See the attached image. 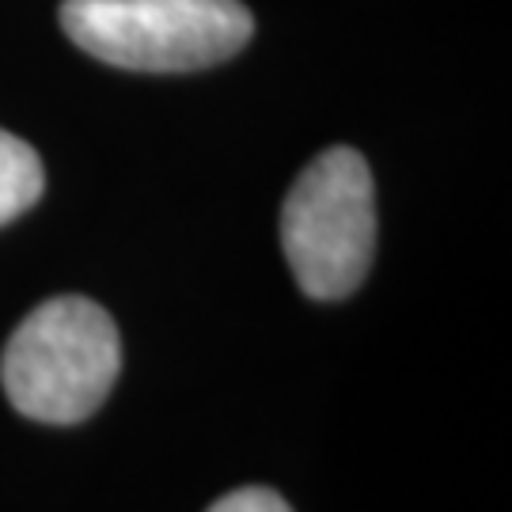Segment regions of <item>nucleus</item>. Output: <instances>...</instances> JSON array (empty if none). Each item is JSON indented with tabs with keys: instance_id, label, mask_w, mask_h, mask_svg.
<instances>
[{
	"instance_id": "obj_1",
	"label": "nucleus",
	"mask_w": 512,
	"mask_h": 512,
	"mask_svg": "<svg viewBox=\"0 0 512 512\" xmlns=\"http://www.w3.org/2000/svg\"><path fill=\"white\" fill-rule=\"evenodd\" d=\"M118 368L122 342L107 311L88 296H54L8 338L0 380L19 414L73 425L103 406Z\"/></svg>"
},
{
	"instance_id": "obj_2",
	"label": "nucleus",
	"mask_w": 512,
	"mask_h": 512,
	"mask_svg": "<svg viewBox=\"0 0 512 512\" xmlns=\"http://www.w3.org/2000/svg\"><path fill=\"white\" fill-rule=\"evenodd\" d=\"M61 27L84 54L133 73H194L236 57L255 16L239 0H65Z\"/></svg>"
},
{
	"instance_id": "obj_3",
	"label": "nucleus",
	"mask_w": 512,
	"mask_h": 512,
	"mask_svg": "<svg viewBox=\"0 0 512 512\" xmlns=\"http://www.w3.org/2000/svg\"><path fill=\"white\" fill-rule=\"evenodd\" d=\"M281 247L311 300H342L372 266L376 194L361 152L327 148L293 183L281 209Z\"/></svg>"
},
{
	"instance_id": "obj_4",
	"label": "nucleus",
	"mask_w": 512,
	"mask_h": 512,
	"mask_svg": "<svg viewBox=\"0 0 512 512\" xmlns=\"http://www.w3.org/2000/svg\"><path fill=\"white\" fill-rule=\"evenodd\" d=\"M46 190V171L38 152L16 133L0 129V224L16 220L42 198Z\"/></svg>"
},
{
	"instance_id": "obj_5",
	"label": "nucleus",
	"mask_w": 512,
	"mask_h": 512,
	"mask_svg": "<svg viewBox=\"0 0 512 512\" xmlns=\"http://www.w3.org/2000/svg\"><path fill=\"white\" fill-rule=\"evenodd\" d=\"M209 512H293L285 505V497L266 490V486H243V490H232L220 501L209 505Z\"/></svg>"
}]
</instances>
